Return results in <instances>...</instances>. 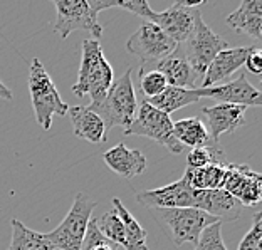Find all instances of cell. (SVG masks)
Returning a JSON list of instances; mask_svg holds the SVG:
<instances>
[{
  "label": "cell",
  "instance_id": "15",
  "mask_svg": "<svg viewBox=\"0 0 262 250\" xmlns=\"http://www.w3.org/2000/svg\"><path fill=\"white\" fill-rule=\"evenodd\" d=\"M246 106L237 104H215L202 108V115L207 118L208 134L213 143H219L220 134L234 133L235 129L244 126L246 121Z\"/></svg>",
  "mask_w": 262,
  "mask_h": 250
},
{
  "label": "cell",
  "instance_id": "2",
  "mask_svg": "<svg viewBox=\"0 0 262 250\" xmlns=\"http://www.w3.org/2000/svg\"><path fill=\"white\" fill-rule=\"evenodd\" d=\"M133 69H128L121 77L113 82L108 94L99 103L89 104L88 108L103 120L106 131L111 128H123L126 131L135 121L138 112V101L133 81H131Z\"/></svg>",
  "mask_w": 262,
  "mask_h": 250
},
{
  "label": "cell",
  "instance_id": "35",
  "mask_svg": "<svg viewBox=\"0 0 262 250\" xmlns=\"http://www.w3.org/2000/svg\"><path fill=\"white\" fill-rule=\"evenodd\" d=\"M12 98H14V94H12V91L4 84L2 81H0V99H7L10 101Z\"/></svg>",
  "mask_w": 262,
  "mask_h": 250
},
{
  "label": "cell",
  "instance_id": "14",
  "mask_svg": "<svg viewBox=\"0 0 262 250\" xmlns=\"http://www.w3.org/2000/svg\"><path fill=\"white\" fill-rule=\"evenodd\" d=\"M195 208L208 213L210 217L222 222H234L241 217L244 207L224 188L220 190H202L195 192Z\"/></svg>",
  "mask_w": 262,
  "mask_h": 250
},
{
  "label": "cell",
  "instance_id": "12",
  "mask_svg": "<svg viewBox=\"0 0 262 250\" xmlns=\"http://www.w3.org/2000/svg\"><path fill=\"white\" fill-rule=\"evenodd\" d=\"M196 12L199 9H188L183 5V0H180L163 12H153L146 22L158 26L171 40L182 46L193 31Z\"/></svg>",
  "mask_w": 262,
  "mask_h": 250
},
{
  "label": "cell",
  "instance_id": "16",
  "mask_svg": "<svg viewBox=\"0 0 262 250\" xmlns=\"http://www.w3.org/2000/svg\"><path fill=\"white\" fill-rule=\"evenodd\" d=\"M155 71H158L165 79L166 84L171 87H183V89H195L196 77L193 74L192 67L185 57L182 46L178 44L177 49L170 56L163 57L162 61L155 62Z\"/></svg>",
  "mask_w": 262,
  "mask_h": 250
},
{
  "label": "cell",
  "instance_id": "30",
  "mask_svg": "<svg viewBox=\"0 0 262 250\" xmlns=\"http://www.w3.org/2000/svg\"><path fill=\"white\" fill-rule=\"evenodd\" d=\"M220 229H222V223L220 222L208 225V227L200 234L193 250H227Z\"/></svg>",
  "mask_w": 262,
  "mask_h": 250
},
{
  "label": "cell",
  "instance_id": "7",
  "mask_svg": "<svg viewBox=\"0 0 262 250\" xmlns=\"http://www.w3.org/2000/svg\"><path fill=\"white\" fill-rule=\"evenodd\" d=\"M124 134L150 138L157 141L158 145L168 148V151H171L173 154H180L183 151L182 145L173 136V121H171V118L150 106L146 101H143L138 106L135 121L124 131Z\"/></svg>",
  "mask_w": 262,
  "mask_h": 250
},
{
  "label": "cell",
  "instance_id": "11",
  "mask_svg": "<svg viewBox=\"0 0 262 250\" xmlns=\"http://www.w3.org/2000/svg\"><path fill=\"white\" fill-rule=\"evenodd\" d=\"M224 190L239 200L242 207L259 205L262 196V176L247 165L229 163Z\"/></svg>",
  "mask_w": 262,
  "mask_h": 250
},
{
  "label": "cell",
  "instance_id": "21",
  "mask_svg": "<svg viewBox=\"0 0 262 250\" xmlns=\"http://www.w3.org/2000/svg\"><path fill=\"white\" fill-rule=\"evenodd\" d=\"M173 136L182 146H190V148H207L219 145L210 140L207 126L199 116L192 118H183L173 123Z\"/></svg>",
  "mask_w": 262,
  "mask_h": 250
},
{
  "label": "cell",
  "instance_id": "27",
  "mask_svg": "<svg viewBox=\"0 0 262 250\" xmlns=\"http://www.w3.org/2000/svg\"><path fill=\"white\" fill-rule=\"evenodd\" d=\"M96 225L99 232L103 234L106 239L115 245H123L124 247V229L121 218L118 217L115 210L106 212L101 218H96Z\"/></svg>",
  "mask_w": 262,
  "mask_h": 250
},
{
  "label": "cell",
  "instance_id": "13",
  "mask_svg": "<svg viewBox=\"0 0 262 250\" xmlns=\"http://www.w3.org/2000/svg\"><path fill=\"white\" fill-rule=\"evenodd\" d=\"M200 98H212L219 101V104H237V106H260L262 98L260 91L255 89L247 81L246 74H239V77L225 84H217L213 87H199Z\"/></svg>",
  "mask_w": 262,
  "mask_h": 250
},
{
  "label": "cell",
  "instance_id": "1",
  "mask_svg": "<svg viewBox=\"0 0 262 250\" xmlns=\"http://www.w3.org/2000/svg\"><path fill=\"white\" fill-rule=\"evenodd\" d=\"M81 65L79 74H77L76 84L71 87L77 98H91L93 103H99L110 87L115 82V74H113L111 64L106 61V57L101 49L99 40L86 39L82 40L81 47Z\"/></svg>",
  "mask_w": 262,
  "mask_h": 250
},
{
  "label": "cell",
  "instance_id": "8",
  "mask_svg": "<svg viewBox=\"0 0 262 250\" xmlns=\"http://www.w3.org/2000/svg\"><path fill=\"white\" fill-rule=\"evenodd\" d=\"M57 19L54 24V32L61 39H68L71 32L86 31L98 40L103 35V27L98 22V14L89 9L86 0H56Z\"/></svg>",
  "mask_w": 262,
  "mask_h": 250
},
{
  "label": "cell",
  "instance_id": "9",
  "mask_svg": "<svg viewBox=\"0 0 262 250\" xmlns=\"http://www.w3.org/2000/svg\"><path fill=\"white\" fill-rule=\"evenodd\" d=\"M177 42L171 40L158 26L143 20L140 27L128 39L126 49L143 62H158L170 56L177 49Z\"/></svg>",
  "mask_w": 262,
  "mask_h": 250
},
{
  "label": "cell",
  "instance_id": "28",
  "mask_svg": "<svg viewBox=\"0 0 262 250\" xmlns=\"http://www.w3.org/2000/svg\"><path fill=\"white\" fill-rule=\"evenodd\" d=\"M166 87H168V84H166V79L158 73V71H155V69L143 71V69H140V89H141V93L145 94L146 99L162 94Z\"/></svg>",
  "mask_w": 262,
  "mask_h": 250
},
{
  "label": "cell",
  "instance_id": "17",
  "mask_svg": "<svg viewBox=\"0 0 262 250\" xmlns=\"http://www.w3.org/2000/svg\"><path fill=\"white\" fill-rule=\"evenodd\" d=\"M249 52V47H227L225 51L219 52L215 59L210 62V65L205 71L204 79L200 82V87H213L219 82L225 81L230 77L235 71H239Z\"/></svg>",
  "mask_w": 262,
  "mask_h": 250
},
{
  "label": "cell",
  "instance_id": "29",
  "mask_svg": "<svg viewBox=\"0 0 262 250\" xmlns=\"http://www.w3.org/2000/svg\"><path fill=\"white\" fill-rule=\"evenodd\" d=\"M81 250H116V245L111 243L99 232L96 225V218H91L86 227V234L81 243Z\"/></svg>",
  "mask_w": 262,
  "mask_h": 250
},
{
  "label": "cell",
  "instance_id": "10",
  "mask_svg": "<svg viewBox=\"0 0 262 250\" xmlns=\"http://www.w3.org/2000/svg\"><path fill=\"white\" fill-rule=\"evenodd\" d=\"M195 192L190 188L185 178H180L170 185L136 193V201L143 207L160 210V208H195Z\"/></svg>",
  "mask_w": 262,
  "mask_h": 250
},
{
  "label": "cell",
  "instance_id": "6",
  "mask_svg": "<svg viewBox=\"0 0 262 250\" xmlns=\"http://www.w3.org/2000/svg\"><path fill=\"white\" fill-rule=\"evenodd\" d=\"M155 217L171 235L175 245L182 243H196L200 234L208 225L219 222L217 218L199 208H160L155 210Z\"/></svg>",
  "mask_w": 262,
  "mask_h": 250
},
{
  "label": "cell",
  "instance_id": "4",
  "mask_svg": "<svg viewBox=\"0 0 262 250\" xmlns=\"http://www.w3.org/2000/svg\"><path fill=\"white\" fill-rule=\"evenodd\" d=\"M227 47H229L227 40L219 37V35L204 22V19H202V12L200 10L196 12L193 31L182 46L196 81L202 82V79H204V76H205V71L208 65H210V62L215 59L219 52L225 51Z\"/></svg>",
  "mask_w": 262,
  "mask_h": 250
},
{
  "label": "cell",
  "instance_id": "31",
  "mask_svg": "<svg viewBox=\"0 0 262 250\" xmlns=\"http://www.w3.org/2000/svg\"><path fill=\"white\" fill-rule=\"evenodd\" d=\"M237 250H262V213L255 212L252 217V227L244 235Z\"/></svg>",
  "mask_w": 262,
  "mask_h": 250
},
{
  "label": "cell",
  "instance_id": "19",
  "mask_svg": "<svg viewBox=\"0 0 262 250\" xmlns=\"http://www.w3.org/2000/svg\"><path fill=\"white\" fill-rule=\"evenodd\" d=\"M68 115L71 118L73 131L77 138L94 143V145L106 143V140H108L106 133H108V131H106L104 123L96 112H93L88 106H74V108H69Z\"/></svg>",
  "mask_w": 262,
  "mask_h": 250
},
{
  "label": "cell",
  "instance_id": "20",
  "mask_svg": "<svg viewBox=\"0 0 262 250\" xmlns=\"http://www.w3.org/2000/svg\"><path fill=\"white\" fill-rule=\"evenodd\" d=\"M227 26L237 32L247 34L251 37L262 39V0H244L239 9H235L225 19Z\"/></svg>",
  "mask_w": 262,
  "mask_h": 250
},
{
  "label": "cell",
  "instance_id": "33",
  "mask_svg": "<svg viewBox=\"0 0 262 250\" xmlns=\"http://www.w3.org/2000/svg\"><path fill=\"white\" fill-rule=\"evenodd\" d=\"M244 65L249 69V73L260 74L262 73V51L259 47H249V52L246 56V62Z\"/></svg>",
  "mask_w": 262,
  "mask_h": 250
},
{
  "label": "cell",
  "instance_id": "25",
  "mask_svg": "<svg viewBox=\"0 0 262 250\" xmlns=\"http://www.w3.org/2000/svg\"><path fill=\"white\" fill-rule=\"evenodd\" d=\"M12 225V239L7 250H54L52 243L47 240L46 234L26 227L20 220L14 218Z\"/></svg>",
  "mask_w": 262,
  "mask_h": 250
},
{
  "label": "cell",
  "instance_id": "5",
  "mask_svg": "<svg viewBox=\"0 0 262 250\" xmlns=\"http://www.w3.org/2000/svg\"><path fill=\"white\" fill-rule=\"evenodd\" d=\"M96 205L98 201H91L84 193L76 195L73 207L62 222L52 232L46 234L47 240L52 243L54 250H81L86 227Z\"/></svg>",
  "mask_w": 262,
  "mask_h": 250
},
{
  "label": "cell",
  "instance_id": "24",
  "mask_svg": "<svg viewBox=\"0 0 262 250\" xmlns=\"http://www.w3.org/2000/svg\"><path fill=\"white\" fill-rule=\"evenodd\" d=\"M113 210L118 213V217L121 218L123 229H124V250H148L146 245V230L141 227L129 210L121 203V200L115 196L111 200Z\"/></svg>",
  "mask_w": 262,
  "mask_h": 250
},
{
  "label": "cell",
  "instance_id": "32",
  "mask_svg": "<svg viewBox=\"0 0 262 250\" xmlns=\"http://www.w3.org/2000/svg\"><path fill=\"white\" fill-rule=\"evenodd\" d=\"M118 7L124 9V10H129L131 14L140 15L145 20L150 19V15L153 14V10L150 9V5H148L146 0H126V2L118 0Z\"/></svg>",
  "mask_w": 262,
  "mask_h": 250
},
{
  "label": "cell",
  "instance_id": "23",
  "mask_svg": "<svg viewBox=\"0 0 262 250\" xmlns=\"http://www.w3.org/2000/svg\"><path fill=\"white\" fill-rule=\"evenodd\" d=\"M227 163H210L205 168L187 170L183 178L187 180L190 188L193 190H220L224 188L225 176H227Z\"/></svg>",
  "mask_w": 262,
  "mask_h": 250
},
{
  "label": "cell",
  "instance_id": "26",
  "mask_svg": "<svg viewBox=\"0 0 262 250\" xmlns=\"http://www.w3.org/2000/svg\"><path fill=\"white\" fill-rule=\"evenodd\" d=\"M210 163H227L224 150L220 145L207 146V148H192L187 154V170L205 168Z\"/></svg>",
  "mask_w": 262,
  "mask_h": 250
},
{
  "label": "cell",
  "instance_id": "18",
  "mask_svg": "<svg viewBox=\"0 0 262 250\" xmlns=\"http://www.w3.org/2000/svg\"><path fill=\"white\" fill-rule=\"evenodd\" d=\"M103 162L111 171L123 178H135L146 170V156L140 150H131L124 143H118L103 154Z\"/></svg>",
  "mask_w": 262,
  "mask_h": 250
},
{
  "label": "cell",
  "instance_id": "34",
  "mask_svg": "<svg viewBox=\"0 0 262 250\" xmlns=\"http://www.w3.org/2000/svg\"><path fill=\"white\" fill-rule=\"evenodd\" d=\"M88 5L94 14H99L101 10L118 7V0H88Z\"/></svg>",
  "mask_w": 262,
  "mask_h": 250
},
{
  "label": "cell",
  "instance_id": "22",
  "mask_svg": "<svg viewBox=\"0 0 262 250\" xmlns=\"http://www.w3.org/2000/svg\"><path fill=\"white\" fill-rule=\"evenodd\" d=\"M200 99L202 98H200L199 87L183 89V87L168 86L162 94L146 99V103L150 106H153V108H157L158 111H162V112H165V115L170 116L171 112L185 108V106L193 104V103H196V101H200Z\"/></svg>",
  "mask_w": 262,
  "mask_h": 250
},
{
  "label": "cell",
  "instance_id": "3",
  "mask_svg": "<svg viewBox=\"0 0 262 250\" xmlns=\"http://www.w3.org/2000/svg\"><path fill=\"white\" fill-rule=\"evenodd\" d=\"M29 93H31L35 121L46 131L52 126V116L68 115V103L61 99L54 81L47 74L44 64L39 59H34L29 71Z\"/></svg>",
  "mask_w": 262,
  "mask_h": 250
}]
</instances>
